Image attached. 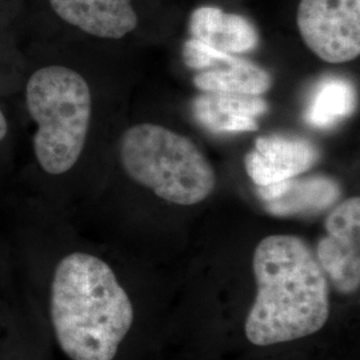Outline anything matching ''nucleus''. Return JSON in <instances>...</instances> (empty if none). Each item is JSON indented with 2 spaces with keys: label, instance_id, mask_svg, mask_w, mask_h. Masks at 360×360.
I'll list each match as a JSON object with an SVG mask.
<instances>
[{
  "label": "nucleus",
  "instance_id": "1",
  "mask_svg": "<svg viewBox=\"0 0 360 360\" xmlns=\"http://www.w3.org/2000/svg\"><path fill=\"white\" fill-rule=\"evenodd\" d=\"M252 269L257 297L245 321L252 345L274 346L322 330L330 318V283L302 238H264L255 248Z\"/></svg>",
  "mask_w": 360,
  "mask_h": 360
},
{
  "label": "nucleus",
  "instance_id": "2",
  "mask_svg": "<svg viewBox=\"0 0 360 360\" xmlns=\"http://www.w3.org/2000/svg\"><path fill=\"white\" fill-rule=\"evenodd\" d=\"M51 321L70 359L114 360L134 323V307L105 262L74 252L53 274Z\"/></svg>",
  "mask_w": 360,
  "mask_h": 360
},
{
  "label": "nucleus",
  "instance_id": "3",
  "mask_svg": "<svg viewBox=\"0 0 360 360\" xmlns=\"http://www.w3.org/2000/svg\"><path fill=\"white\" fill-rule=\"evenodd\" d=\"M119 153L129 178L169 203L198 205L217 187L206 155L191 139L163 126H132L123 134Z\"/></svg>",
  "mask_w": 360,
  "mask_h": 360
},
{
  "label": "nucleus",
  "instance_id": "4",
  "mask_svg": "<svg viewBox=\"0 0 360 360\" xmlns=\"http://www.w3.org/2000/svg\"><path fill=\"white\" fill-rule=\"evenodd\" d=\"M26 101L38 123L34 151L40 167L51 175L70 171L83 153L90 129L89 83L68 67H43L30 77Z\"/></svg>",
  "mask_w": 360,
  "mask_h": 360
},
{
  "label": "nucleus",
  "instance_id": "5",
  "mask_svg": "<svg viewBox=\"0 0 360 360\" xmlns=\"http://www.w3.org/2000/svg\"><path fill=\"white\" fill-rule=\"evenodd\" d=\"M296 26L319 59L340 65L360 53V0H300Z\"/></svg>",
  "mask_w": 360,
  "mask_h": 360
},
{
  "label": "nucleus",
  "instance_id": "6",
  "mask_svg": "<svg viewBox=\"0 0 360 360\" xmlns=\"http://www.w3.org/2000/svg\"><path fill=\"white\" fill-rule=\"evenodd\" d=\"M324 229L315 257L338 292L354 294L360 285L359 198H349L335 207Z\"/></svg>",
  "mask_w": 360,
  "mask_h": 360
},
{
  "label": "nucleus",
  "instance_id": "7",
  "mask_svg": "<svg viewBox=\"0 0 360 360\" xmlns=\"http://www.w3.org/2000/svg\"><path fill=\"white\" fill-rule=\"evenodd\" d=\"M319 159V150L309 141L272 135L257 138L255 148L245 155V167L257 187H264L297 178Z\"/></svg>",
  "mask_w": 360,
  "mask_h": 360
},
{
  "label": "nucleus",
  "instance_id": "8",
  "mask_svg": "<svg viewBox=\"0 0 360 360\" xmlns=\"http://www.w3.org/2000/svg\"><path fill=\"white\" fill-rule=\"evenodd\" d=\"M65 23L102 39H122L139 23L132 0H50Z\"/></svg>",
  "mask_w": 360,
  "mask_h": 360
},
{
  "label": "nucleus",
  "instance_id": "9",
  "mask_svg": "<svg viewBox=\"0 0 360 360\" xmlns=\"http://www.w3.org/2000/svg\"><path fill=\"white\" fill-rule=\"evenodd\" d=\"M269 111L260 96L205 92L193 101V116L199 124L215 134L257 131V117Z\"/></svg>",
  "mask_w": 360,
  "mask_h": 360
},
{
  "label": "nucleus",
  "instance_id": "10",
  "mask_svg": "<svg viewBox=\"0 0 360 360\" xmlns=\"http://www.w3.org/2000/svg\"><path fill=\"white\" fill-rule=\"evenodd\" d=\"M190 34L191 38L230 55L254 51L259 44L257 27L247 18L212 6H202L191 13Z\"/></svg>",
  "mask_w": 360,
  "mask_h": 360
},
{
  "label": "nucleus",
  "instance_id": "11",
  "mask_svg": "<svg viewBox=\"0 0 360 360\" xmlns=\"http://www.w3.org/2000/svg\"><path fill=\"white\" fill-rule=\"evenodd\" d=\"M193 84L205 92L260 96L270 90L272 77L264 68L233 55L218 68L196 74Z\"/></svg>",
  "mask_w": 360,
  "mask_h": 360
},
{
  "label": "nucleus",
  "instance_id": "12",
  "mask_svg": "<svg viewBox=\"0 0 360 360\" xmlns=\"http://www.w3.org/2000/svg\"><path fill=\"white\" fill-rule=\"evenodd\" d=\"M340 190L334 180L326 178L285 180L283 193L267 202V208L275 215H294L306 211L323 210L336 202Z\"/></svg>",
  "mask_w": 360,
  "mask_h": 360
},
{
  "label": "nucleus",
  "instance_id": "13",
  "mask_svg": "<svg viewBox=\"0 0 360 360\" xmlns=\"http://www.w3.org/2000/svg\"><path fill=\"white\" fill-rule=\"evenodd\" d=\"M356 96L351 83L342 77L322 80L312 95L306 119L311 126L327 129L355 111Z\"/></svg>",
  "mask_w": 360,
  "mask_h": 360
},
{
  "label": "nucleus",
  "instance_id": "14",
  "mask_svg": "<svg viewBox=\"0 0 360 360\" xmlns=\"http://www.w3.org/2000/svg\"><path fill=\"white\" fill-rule=\"evenodd\" d=\"M232 55L226 52L218 51L205 43L188 39L183 46V62L190 70L195 71H208L224 65L230 60Z\"/></svg>",
  "mask_w": 360,
  "mask_h": 360
},
{
  "label": "nucleus",
  "instance_id": "15",
  "mask_svg": "<svg viewBox=\"0 0 360 360\" xmlns=\"http://www.w3.org/2000/svg\"><path fill=\"white\" fill-rule=\"evenodd\" d=\"M7 131H8V124H7V119L3 114V111L0 110V142L6 138L7 135Z\"/></svg>",
  "mask_w": 360,
  "mask_h": 360
}]
</instances>
